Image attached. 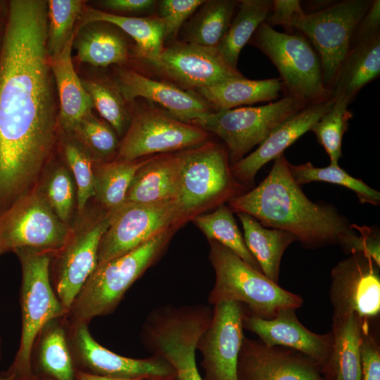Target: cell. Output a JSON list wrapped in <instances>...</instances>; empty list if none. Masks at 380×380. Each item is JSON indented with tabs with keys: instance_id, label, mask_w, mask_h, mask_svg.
<instances>
[{
	"instance_id": "1",
	"label": "cell",
	"mask_w": 380,
	"mask_h": 380,
	"mask_svg": "<svg viewBox=\"0 0 380 380\" xmlns=\"http://www.w3.org/2000/svg\"><path fill=\"white\" fill-rule=\"evenodd\" d=\"M47 1L12 0L0 51V205L25 195L55 141Z\"/></svg>"
},
{
	"instance_id": "2",
	"label": "cell",
	"mask_w": 380,
	"mask_h": 380,
	"mask_svg": "<svg viewBox=\"0 0 380 380\" xmlns=\"http://www.w3.org/2000/svg\"><path fill=\"white\" fill-rule=\"evenodd\" d=\"M255 188L229 201L233 212L244 213L265 227L286 231L305 246H341L355 229L332 205L311 201L293 180L281 154Z\"/></svg>"
},
{
	"instance_id": "3",
	"label": "cell",
	"mask_w": 380,
	"mask_h": 380,
	"mask_svg": "<svg viewBox=\"0 0 380 380\" xmlns=\"http://www.w3.org/2000/svg\"><path fill=\"white\" fill-rule=\"evenodd\" d=\"M210 259L215 272V284L210 296L212 303H244L253 315L269 319L281 310L297 309L303 299L272 281L233 251L210 241Z\"/></svg>"
},
{
	"instance_id": "4",
	"label": "cell",
	"mask_w": 380,
	"mask_h": 380,
	"mask_svg": "<svg viewBox=\"0 0 380 380\" xmlns=\"http://www.w3.org/2000/svg\"><path fill=\"white\" fill-rule=\"evenodd\" d=\"M172 231L161 232L131 251L97 265L69 310L75 324H87L94 317L110 312L155 260Z\"/></svg>"
},
{
	"instance_id": "5",
	"label": "cell",
	"mask_w": 380,
	"mask_h": 380,
	"mask_svg": "<svg viewBox=\"0 0 380 380\" xmlns=\"http://www.w3.org/2000/svg\"><path fill=\"white\" fill-rule=\"evenodd\" d=\"M245 186L233 176L227 149L215 143L182 151L178 194L182 223L203 209L241 195Z\"/></svg>"
},
{
	"instance_id": "6",
	"label": "cell",
	"mask_w": 380,
	"mask_h": 380,
	"mask_svg": "<svg viewBox=\"0 0 380 380\" xmlns=\"http://www.w3.org/2000/svg\"><path fill=\"white\" fill-rule=\"evenodd\" d=\"M249 43L260 49L277 68L284 96L308 105L331 97L324 83L319 58L300 33L280 32L263 22Z\"/></svg>"
},
{
	"instance_id": "7",
	"label": "cell",
	"mask_w": 380,
	"mask_h": 380,
	"mask_svg": "<svg viewBox=\"0 0 380 380\" xmlns=\"http://www.w3.org/2000/svg\"><path fill=\"white\" fill-rule=\"evenodd\" d=\"M14 251L22 267V334L16 356L8 371L14 380H34L31 355L34 340L47 324L65 312L50 283L48 252L31 248Z\"/></svg>"
},
{
	"instance_id": "8",
	"label": "cell",
	"mask_w": 380,
	"mask_h": 380,
	"mask_svg": "<svg viewBox=\"0 0 380 380\" xmlns=\"http://www.w3.org/2000/svg\"><path fill=\"white\" fill-rule=\"evenodd\" d=\"M371 0H343L310 13L294 23L317 52L325 87L330 91L351 45L355 29L369 8Z\"/></svg>"
},
{
	"instance_id": "9",
	"label": "cell",
	"mask_w": 380,
	"mask_h": 380,
	"mask_svg": "<svg viewBox=\"0 0 380 380\" xmlns=\"http://www.w3.org/2000/svg\"><path fill=\"white\" fill-rule=\"evenodd\" d=\"M308 105L284 96L265 105L212 111L193 124L213 133L224 142L232 165L260 144L279 125Z\"/></svg>"
},
{
	"instance_id": "10",
	"label": "cell",
	"mask_w": 380,
	"mask_h": 380,
	"mask_svg": "<svg viewBox=\"0 0 380 380\" xmlns=\"http://www.w3.org/2000/svg\"><path fill=\"white\" fill-rule=\"evenodd\" d=\"M70 236L43 193L25 194L0 217V243L2 253L18 248L45 252L59 251Z\"/></svg>"
},
{
	"instance_id": "11",
	"label": "cell",
	"mask_w": 380,
	"mask_h": 380,
	"mask_svg": "<svg viewBox=\"0 0 380 380\" xmlns=\"http://www.w3.org/2000/svg\"><path fill=\"white\" fill-rule=\"evenodd\" d=\"M109 212L110 223L99 246L98 265L128 253L182 223L175 201L149 203L125 201Z\"/></svg>"
},
{
	"instance_id": "12",
	"label": "cell",
	"mask_w": 380,
	"mask_h": 380,
	"mask_svg": "<svg viewBox=\"0 0 380 380\" xmlns=\"http://www.w3.org/2000/svg\"><path fill=\"white\" fill-rule=\"evenodd\" d=\"M208 139L200 127L156 109L139 112L132 120L119 146L117 160L132 161L158 153L199 146Z\"/></svg>"
},
{
	"instance_id": "13",
	"label": "cell",
	"mask_w": 380,
	"mask_h": 380,
	"mask_svg": "<svg viewBox=\"0 0 380 380\" xmlns=\"http://www.w3.org/2000/svg\"><path fill=\"white\" fill-rule=\"evenodd\" d=\"M379 266L362 253L338 262L331 270L330 298L334 317L357 315L365 324L380 311Z\"/></svg>"
},
{
	"instance_id": "14",
	"label": "cell",
	"mask_w": 380,
	"mask_h": 380,
	"mask_svg": "<svg viewBox=\"0 0 380 380\" xmlns=\"http://www.w3.org/2000/svg\"><path fill=\"white\" fill-rule=\"evenodd\" d=\"M150 65L160 74L186 89H201L243 77L217 48L189 42L163 48Z\"/></svg>"
},
{
	"instance_id": "15",
	"label": "cell",
	"mask_w": 380,
	"mask_h": 380,
	"mask_svg": "<svg viewBox=\"0 0 380 380\" xmlns=\"http://www.w3.org/2000/svg\"><path fill=\"white\" fill-rule=\"evenodd\" d=\"M215 305L213 317L197 347L203 355L208 380H239L238 363L243 342V314L239 303Z\"/></svg>"
},
{
	"instance_id": "16",
	"label": "cell",
	"mask_w": 380,
	"mask_h": 380,
	"mask_svg": "<svg viewBox=\"0 0 380 380\" xmlns=\"http://www.w3.org/2000/svg\"><path fill=\"white\" fill-rule=\"evenodd\" d=\"M110 223V212L70 236L59 250L56 291L65 313L69 312L84 284L98 265L101 239Z\"/></svg>"
},
{
	"instance_id": "17",
	"label": "cell",
	"mask_w": 380,
	"mask_h": 380,
	"mask_svg": "<svg viewBox=\"0 0 380 380\" xmlns=\"http://www.w3.org/2000/svg\"><path fill=\"white\" fill-rule=\"evenodd\" d=\"M317 365L292 349L243 339L238 376L241 375L243 380H325Z\"/></svg>"
},
{
	"instance_id": "18",
	"label": "cell",
	"mask_w": 380,
	"mask_h": 380,
	"mask_svg": "<svg viewBox=\"0 0 380 380\" xmlns=\"http://www.w3.org/2000/svg\"><path fill=\"white\" fill-rule=\"evenodd\" d=\"M75 324L73 337L77 357L92 374L124 379L175 378L172 367L163 358L139 360L119 355L98 343L91 336L86 323Z\"/></svg>"
},
{
	"instance_id": "19",
	"label": "cell",
	"mask_w": 380,
	"mask_h": 380,
	"mask_svg": "<svg viewBox=\"0 0 380 380\" xmlns=\"http://www.w3.org/2000/svg\"><path fill=\"white\" fill-rule=\"evenodd\" d=\"M334 99L309 104L279 125L256 150L231 165L234 178L243 186L254 182L257 172L267 163L274 160L298 139L310 131L315 122L333 106Z\"/></svg>"
},
{
	"instance_id": "20",
	"label": "cell",
	"mask_w": 380,
	"mask_h": 380,
	"mask_svg": "<svg viewBox=\"0 0 380 380\" xmlns=\"http://www.w3.org/2000/svg\"><path fill=\"white\" fill-rule=\"evenodd\" d=\"M295 310H282L269 319L243 315V327L258 335L266 346L286 347L325 365L331 350L332 334L320 335L308 330L297 319Z\"/></svg>"
},
{
	"instance_id": "21",
	"label": "cell",
	"mask_w": 380,
	"mask_h": 380,
	"mask_svg": "<svg viewBox=\"0 0 380 380\" xmlns=\"http://www.w3.org/2000/svg\"><path fill=\"white\" fill-rule=\"evenodd\" d=\"M114 86L125 101L144 98L163 106L170 115L185 122L193 124L212 112L198 94L171 83L150 79L130 69L119 70Z\"/></svg>"
},
{
	"instance_id": "22",
	"label": "cell",
	"mask_w": 380,
	"mask_h": 380,
	"mask_svg": "<svg viewBox=\"0 0 380 380\" xmlns=\"http://www.w3.org/2000/svg\"><path fill=\"white\" fill-rule=\"evenodd\" d=\"M182 160V151L149 157L137 171L125 201L149 203L175 201L179 186Z\"/></svg>"
},
{
	"instance_id": "23",
	"label": "cell",
	"mask_w": 380,
	"mask_h": 380,
	"mask_svg": "<svg viewBox=\"0 0 380 380\" xmlns=\"http://www.w3.org/2000/svg\"><path fill=\"white\" fill-rule=\"evenodd\" d=\"M380 73V33L357 42L350 50L331 89V96L350 103Z\"/></svg>"
},
{
	"instance_id": "24",
	"label": "cell",
	"mask_w": 380,
	"mask_h": 380,
	"mask_svg": "<svg viewBox=\"0 0 380 380\" xmlns=\"http://www.w3.org/2000/svg\"><path fill=\"white\" fill-rule=\"evenodd\" d=\"M74 38L75 36L61 51L50 56L51 70L60 101V122L65 130L70 132L84 116L91 113L93 107L91 99L73 67L71 51Z\"/></svg>"
},
{
	"instance_id": "25",
	"label": "cell",
	"mask_w": 380,
	"mask_h": 380,
	"mask_svg": "<svg viewBox=\"0 0 380 380\" xmlns=\"http://www.w3.org/2000/svg\"><path fill=\"white\" fill-rule=\"evenodd\" d=\"M369 329L357 315L333 317L332 346L325 365L334 380H362L361 343Z\"/></svg>"
},
{
	"instance_id": "26",
	"label": "cell",
	"mask_w": 380,
	"mask_h": 380,
	"mask_svg": "<svg viewBox=\"0 0 380 380\" xmlns=\"http://www.w3.org/2000/svg\"><path fill=\"white\" fill-rule=\"evenodd\" d=\"M214 111L225 110L260 102H272L281 91L279 78L249 80L244 77L197 89Z\"/></svg>"
},
{
	"instance_id": "27",
	"label": "cell",
	"mask_w": 380,
	"mask_h": 380,
	"mask_svg": "<svg viewBox=\"0 0 380 380\" xmlns=\"http://www.w3.org/2000/svg\"><path fill=\"white\" fill-rule=\"evenodd\" d=\"M243 230V240L262 274L277 284L280 263L287 247L297 241L292 234L279 229H267L253 217L237 213Z\"/></svg>"
},
{
	"instance_id": "28",
	"label": "cell",
	"mask_w": 380,
	"mask_h": 380,
	"mask_svg": "<svg viewBox=\"0 0 380 380\" xmlns=\"http://www.w3.org/2000/svg\"><path fill=\"white\" fill-rule=\"evenodd\" d=\"M80 27L90 23L103 22L114 25L136 42V52L148 63L156 61L163 49L165 29L158 16L146 18L115 15L89 8L82 13Z\"/></svg>"
},
{
	"instance_id": "29",
	"label": "cell",
	"mask_w": 380,
	"mask_h": 380,
	"mask_svg": "<svg viewBox=\"0 0 380 380\" xmlns=\"http://www.w3.org/2000/svg\"><path fill=\"white\" fill-rule=\"evenodd\" d=\"M239 10L217 47L222 56L236 68L239 56L258 27L265 21L272 8L271 0L239 1Z\"/></svg>"
},
{
	"instance_id": "30",
	"label": "cell",
	"mask_w": 380,
	"mask_h": 380,
	"mask_svg": "<svg viewBox=\"0 0 380 380\" xmlns=\"http://www.w3.org/2000/svg\"><path fill=\"white\" fill-rule=\"evenodd\" d=\"M148 158L132 161L116 160L94 167V196L108 211L125 203L137 171Z\"/></svg>"
},
{
	"instance_id": "31",
	"label": "cell",
	"mask_w": 380,
	"mask_h": 380,
	"mask_svg": "<svg viewBox=\"0 0 380 380\" xmlns=\"http://www.w3.org/2000/svg\"><path fill=\"white\" fill-rule=\"evenodd\" d=\"M192 220L209 241L220 243L254 269L261 272L258 264L245 244L243 235L229 206L220 204L213 213L199 214Z\"/></svg>"
},
{
	"instance_id": "32",
	"label": "cell",
	"mask_w": 380,
	"mask_h": 380,
	"mask_svg": "<svg viewBox=\"0 0 380 380\" xmlns=\"http://www.w3.org/2000/svg\"><path fill=\"white\" fill-rule=\"evenodd\" d=\"M237 4L233 0L205 1L189 26L188 42L217 48L228 30Z\"/></svg>"
},
{
	"instance_id": "33",
	"label": "cell",
	"mask_w": 380,
	"mask_h": 380,
	"mask_svg": "<svg viewBox=\"0 0 380 380\" xmlns=\"http://www.w3.org/2000/svg\"><path fill=\"white\" fill-rule=\"evenodd\" d=\"M291 175L300 186L312 182H325L341 185L354 191L361 203L378 205L380 194L369 186L362 179L350 175L337 165L331 164L325 167H315L311 163L293 165L289 163Z\"/></svg>"
},
{
	"instance_id": "34",
	"label": "cell",
	"mask_w": 380,
	"mask_h": 380,
	"mask_svg": "<svg viewBox=\"0 0 380 380\" xmlns=\"http://www.w3.org/2000/svg\"><path fill=\"white\" fill-rule=\"evenodd\" d=\"M80 61L97 67L121 64L127 61V46L118 34L103 29L89 30L77 42Z\"/></svg>"
},
{
	"instance_id": "35",
	"label": "cell",
	"mask_w": 380,
	"mask_h": 380,
	"mask_svg": "<svg viewBox=\"0 0 380 380\" xmlns=\"http://www.w3.org/2000/svg\"><path fill=\"white\" fill-rule=\"evenodd\" d=\"M44 327L39 354L42 369L54 380H74L75 372L63 329L53 324Z\"/></svg>"
},
{
	"instance_id": "36",
	"label": "cell",
	"mask_w": 380,
	"mask_h": 380,
	"mask_svg": "<svg viewBox=\"0 0 380 380\" xmlns=\"http://www.w3.org/2000/svg\"><path fill=\"white\" fill-rule=\"evenodd\" d=\"M349 104L344 100L334 99L332 108L310 129L333 165L338 164V160L342 156L343 137L348 129L349 120L353 118L352 113L348 110Z\"/></svg>"
},
{
	"instance_id": "37",
	"label": "cell",
	"mask_w": 380,
	"mask_h": 380,
	"mask_svg": "<svg viewBox=\"0 0 380 380\" xmlns=\"http://www.w3.org/2000/svg\"><path fill=\"white\" fill-rule=\"evenodd\" d=\"M83 1L49 0L47 1L48 50L49 55L61 51L75 35L74 26L82 14Z\"/></svg>"
},
{
	"instance_id": "38",
	"label": "cell",
	"mask_w": 380,
	"mask_h": 380,
	"mask_svg": "<svg viewBox=\"0 0 380 380\" xmlns=\"http://www.w3.org/2000/svg\"><path fill=\"white\" fill-rule=\"evenodd\" d=\"M82 84L92 105L110 126L121 135L127 120L125 100L115 86L95 81H84Z\"/></svg>"
},
{
	"instance_id": "39",
	"label": "cell",
	"mask_w": 380,
	"mask_h": 380,
	"mask_svg": "<svg viewBox=\"0 0 380 380\" xmlns=\"http://www.w3.org/2000/svg\"><path fill=\"white\" fill-rule=\"evenodd\" d=\"M71 132L87 148L101 157L113 154L118 146L114 129L106 122L94 117L91 113L84 116L74 126Z\"/></svg>"
},
{
	"instance_id": "40",
	"label": "cell",
	"mask_w": 380,
	"mask_h": 380,
	"mask_svg": "<svg viewBox=\"0 0 380 380\" xmlns=\"http://www.w3.org/2000/svg\"><path fill=\"white\" fill-rule=\"evenodd\" d=\"M64 156L76 184L77 208L82 211L90 198L94 196L92 163L87 153L73 143L65 144Z\"/></svg>"
},
{
	"instance_id": "41",
	"label": "cell",
	"mask_w": 380,
	"mask_h": 380,
	"mask_svg": "<svg viewBox=\"0 0 380 380\" xmlns=\"http://www.w3.org/2000/svg\"><path fill=\"white\" fill-rule=\"evenodd\" d=\"M43 194L58 217L66 223L72 212L75 189L72 177L65 167L59 166L51 172Z\"/></svg>"
},
{
	"instance_id": "42",
	"label": "cell",
	"mask_w": 380,
	"mask_h": 380,
	"mask_svg": "<svg viewBox=\"0 0 380 380\" xmlns=\"http://www.w3.org/2000/svg\"><path fill=\"white\" fill-rule=\"evenodd\" d=\"M203 0H163L158 6V17L165 29V39L175 37L184 22L203 4Z\"/></svg>"
},
{
	"instance_id": "43",
	"label": "cell",
	"mask_w": 380,
	"mask_h": 380,
	"mask_svg": "<svg viewBox=\"0 0 380 380\" xmlns=\"http://www.w3.org/2000/svg\"><path fill=\"white\" fill-rule=\"evenodd\" d=\"M358 232L350 236L342 246L346 251L352 253H362L380 265V241L379 235L372 228L352 224Z\"/></svg>"
},
{
	"instance_id": "44",
	"label": "cell",
	"mask_w": 380,
	"mask_h": 380,
	"mask_svg": "<svg viewBox=\"0 0 380 380\" xmlns=\"http://www.w3.org/2000/svg\"><path fill=\"white\" fill-rule=\"evenodd\" d=\"M305 11L298 0H274L265 23L270 26H281L286 33L293 34L294 23Z\"/></svg>"
},
{
	"instance_id": "45",
	"label": "cell",
	"mask_w": 380,
	"mask_h": 380,
	"mask_svg": "<svg viewBox=\"0 0 380 380\" xmlns=\"http://www.w3.org/2000/svg\"><path fill=\"white\" fill-rule=\"evenodd\" d=\"M362 380H380V350L376 341L364 331L361 343Z\"/></svg>"
},
{
	"instance_id": "46",
	"label": "cell",
	"mask_w": 380,
	"mask_h": 380,
	"mask_svg": "<svg viewBox=\"0 0 380 380\" xmlns=\"http://www.w3.org/2000/svg\"><path fill=\"white\" fill-rule=\"evenodd\" d=\"M378 33H380V1L374 0L357 25L352 38L351 45Z\"/></svg>"
},
{
	"instance_id": "47",
	"label": "cell",
	"mask_w": 380,
	"mask_h": 380,
	"mask_svg": "<svg viewBox=\"0 0 380 380\" xmlns=\"http://www.w3.org/2000/svg\"><path fill=\"white\" fill-rule=\"evenodd\" d=\"M156 1L153 0H106L103 4L107 8L124 13L141 12L151 9Z\"/></svg>"
},
{
	"instance_id": "48",
	"label": "cell",
	"mask_w": 380,
	"mask_h": 380,
	"mask_svg": "<svg viewBox=\"0 0 380 380\" xmlns=\"http://www.w3.org/2000/svg\"><path fill=\"white\" fill-rule=\"evenodd\" d=\"M145 377H137L132 379L116 378L102 376L89 372H77L75 374L74 380H144Z\"/></svg>"
},
{
	"instance_id": "49",
	"label": "cell",
	"mask_w": 380,
	"mask_h": 380,
	"mask_svg": "<svg viewBox=\"0 0 380 380\" xmlns=\"http://www.w3.org/2000/svg\"><path fill=\"white\" fill-rule=\"evenodd\" d=\"M0 380H14L13 374L8 371L0 373Z\"/></svg>"
},
{
	"instance_id": "50",
	"label": "cell",
	"mask_w": 380,
	"mask_h": 380,
	"mask_svg": "<svg viewBox=\"0 0 380 380\" xmlns=\"http://www.w3.org/2000/svg\"><path fill=\"white\" fill-rule=\"evenodd\" d=\"M41 380H54V379L49 377V378H45V379H41Z\"/></svg>"
},
{
	"instance_id": "51",
	"label": "cell",
	"mask_w": 380,
	"mask_h": 380,
	"mask_svg": "<svg viewBox=\"0 0 380 380\" xmlns=\"http://www.w3.org/2000/svg\"><path fill=\"white\" fill-rule=\"evenodd\" d=\"M2 251H1V243H0V253H1Z\"/></svg>"
},
{
	"instance_id": "52",
	"label": "cell",
	"mask_w": 380,
	"mask_h": 380,
	"mask_svg": "<svg viewBox=\"0 0 380 380\" xmlns=\"http://www.w3.org/2000/svg\"><path fill=\"white\" fill-rule=\"evenodd\" d=\"M0 345H1V342H0ZM0 357H1V350H0Z\"/></svg>"
},
{
	"instance_id": "53",
	"label": "cell",
	"mask_w": 380,
	"mask_h": 380,
	"mask_svg": "<svg viewBox=\"0 0 380 380\" xmlns=\"http://www.w3.org/2000/svg\"></svg>"
}]
</instances>
